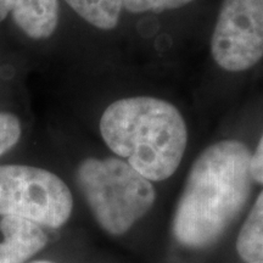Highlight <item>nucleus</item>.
<instances>
[{"instance_id": "obj_3", "label": "nucleus", "mask_w": 263, "mask_h": 263, "mask_svg": "<svg viewBox=\"0 0 263 263\" xmlns=\"http://www.w3.org/2000/svg\"><path fill=\"white\" fill-rule=\"evenodd\" d=\"M76 177L95 219L112 235L124 234L155 202L150 180L116 157L84 160Z\"/></svg>"}, {"instance_id": "obj_4", "label": "nucleus", "mask_w": 263, "mask_h": 263, "mask_svg": "<svg viewBox=\"0 0 263 263\" xmlns=\"http://www.w3.org/2000/svg\"><path fill=\"white\" fill-rule=\"evenodd\" d=\"M72 209L70 189L57 174L24 164L0 166V216L60 228Z\"/></svg>"}, {"instance_id": "obj_11", "label": "nucleus", "mask_w": 263, "mask_h": 263, "mask_svg": "<svg viewBox=\"0 0 263 263\" xmlns=\"http://www.w3.org/2000/svg\"><path fill=\"white\" fill-rule=\"evenodd\" d=\"M194 0H124V9L133 14L153 11L162 12L188 5Z\"/></svg>"}, {"instance_id": "obj_15", "label": "nucleus", "mask_w": 263, "mask_h": 263, "mask_svg": "<svg viewBox=\"0 0 263 263\" xmlns=\"http://www.w3.org/2000/svg\"><path fill=\"white\" fill-rule=\"evenodd\" d=\"M32 263H52V262H49V261H35V262H32Z\"/></svg>"}, {"instance_id": "obj_7", "label": "nucleus", "mask_w": 263, "mask_h": 263, "mask_svg": "<svg viewBox=\"0 0 263 263\" xmlns=\"http://www.w3.org/2000/svg\"><path fill=\"white\" fill-rule=\"evenodd\" d=\"M12 16L28 37L49 38L58 27V0H15Z\"/></svg>"}, {"instance_id": "obj_8", "label": "nucleus", "mask_w": 263, "mask_h": 263, "mask_svg": "<svg viewBox=\"0 0 263 263\" xmlns=\"http://www.w3.org/2000/svg\"><path fill=\"white\" fill-rule=\"evenodd\" d=\"M236 250L246 262L263 259V190L240 229Z\"/></svg>"}, {"instance_id": "obj_9", "label": "nucleus", "mask_w": 263, "mask_h": 263, "mask_svg": "<svg viewBox=\"0 0 263 263\" xmlns=\"http://www.w3.org/2000/svg\"><path fill=\"white\" fill-rule=\"evenodd\" d=\"M82 18L94 27L114 29L120 21L124 0H65Z\"/></svg>"}, {"instance_id": "obj_13", "label": "nucleus", "mask_w": 263, "mask_h": 263, "mask_svg": "<svg viewBox=\"0 0 263 263\" xmlns=\"http://www.w3.org/2000/svg\"><path fill=\"white\" fill-rule=\"evenodd\" d=\"M15 0H0V21H3L14 8Z\"/></svg>"}, {"instance_id": "obj_14", "label": "nucleus", "mask_w": 263, "mask_h": 263, "mask_svg": "<svg viewBox=\"0 0 263 263\" xmlns=\"http://www.w3.org/2000/svg\"><path fill=\"white\" fill-rule=\"evenodd\" d=\"M248 263H263V259H257V261H250Z\"/></svg>"}, {"instance_id": "obj_6", "label": "nucleus", "mask_w": 263, "mask_h": 263, "mask_svg": "<svg viewBox=\"0 0 263 263\" xmlns=\"http://www.w3.org/2000/svg\"><path fill=\"white\" fill-rule=\"evenodd\" d=\"M0 230L4 235V241L0 242V263H25L48 242L41 226L18 217H3Z\"/></svg>"}, {"instance_id": "obj_1", "label": "nucleus", "mask_w": 263, "mask_h": 263, "mask_svg": "<svg viewBox=\"0 0 263 263\" xmlns=\"http://www.w3.org/2000/svg\"><path fill=\"white\" fill-rule=\"evenodd\" d=\"M251 151L222 140L201 153L190 170L173 217V235L192 249L212 245L242 211L251 194Z\"/></svg>"}, {"instance_id": "obj_10", "label": "nucleus", "mask_w": 263, "mask_h": 263, "mask_svg": "<svg viewBox=\"0 0 263 263\" xmlns=\"http://www.w3.org/2000/svg\"><path fill=\"white\" fill-rule=\"evenodd\" d=\"M21 137V124L11 114L0 112V156L16 145Z\"/></svg>"}, {"instance_id": "obj_2", "label": "nucleus", "mask_w": 263, "mask_h": 263, "mask_svg": "<svg viewBox=\"0 0 263 263\" xmlns=\"http://www.w3.org/2000/svg\"><path fill=\"white\" fill-rule=\"evenodd\" d=\"M106 145L150 182L170 178L188 143L185 121L168 101L132 97L108 105L100 120Z\"/></svg>"}, {"instance_id": "obj_12", "label": "nucleus", "mask_w": 263, "mask_h": 263, "mask_svg": "<svg viewBox=\"0 0 263 263\" xmlns=\"http://www.w3.org/2000/svg\"><path fill=\"white\" fill-rule=\"evenodd\" d=\"M250 173L254 182L263 184V134L250 160Z\"/></svg>"}, {"instance_id": "obj_5", "label": "nucleus", "mask_w": 263, "mask_h": 263, "mask_svg": "<svg viewBox=\"0 0 263 263\" xmlns=\"http://www.w3.org/2000/svg\"><path fill=\"white\" fill-rule=\"evenodd\" d=\"M211 54L223 70L240 72L263 58V0H223L211 39Z\"/></svg>"}]
</instances>
